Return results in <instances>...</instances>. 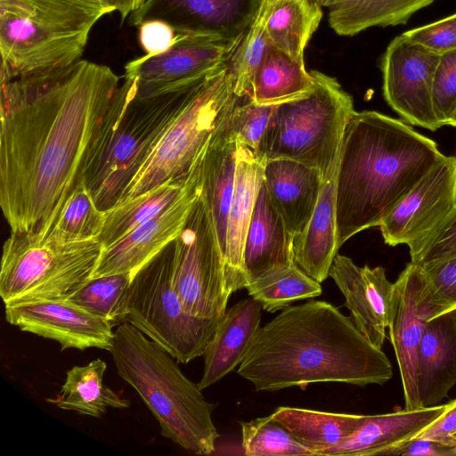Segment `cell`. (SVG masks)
<instances>
[{"instance_id": "obj_1", "label": "cell", "mask_w": 456, "mask_h": 456, "mask_svg": "<svg viewBox=\"0 0 456 456\" xmlns=\"http://www.w3.org/2000/svg\"><path fill=\"white\" fill-rule=\"evenodd\" d=\"M119 86L110 67L83 59L1 83L0 206L12 233L54 225Z\"/></svg>"}, {"instance_id": "obj_2", "label": "cell", "mask_w": 456, "mask_h": 456, "mask_svg": "<svg viewBox=\"0 0 456 456\" xmlns=\"http://www.w3.org/2000/svg\"><path fill=\"white\" fill-rule=\"evenodd\" d=\"M237 373L256 391L301 388L313 383L383 385L392 364L335 305L310 300L289 305L260 327Z\"/></svg>"}, {"instance_id": "obj_3", "label": "cell", "mask_w": 456, "mask_h": 456, "mask_svg": "<svg viewBox=\"0 0 456 456\" xmlns=\"http://www.w3.org/2000/svg\"><path fill=\"white\" fill-rule=\"evenodd\" d=\"M444 155L402 120L354 110L346 122L336 176L340 248L382 220Z\"/></svg>"}, {"instance_id": "obj_4", "label": "cell", "mask_w": 456, "mask_h": 456, "mask_svg": "<svg viewBox=\"0 0 456 456\" xmlns=\"http://www.w3.org/2000/svg\"><path fill=\"white\" fill-rule=\"evenodd\" d=\"M109 352L118 374L139 394L163 436L194 454L214 452L216 405L205 399L167 350L126 322L114 330Z\"/></svg>"}, {"instance_id": "obj_5", "label": "cell", "mask_w": 456, "mask_h": 456, "mask_svg": "<svg viewBox=\"0 0 456 456\" xmlns=\"http://www.w3.org/2000/svg\"><path fill=\"white\" fill-rule=\"evenodd\" d=\"M114 8L93 0H0L1 83L64 70Z\"/></svg>"}, {"instance_id": "obj_6", "label": "cell", "mask_w": 456, "mask_h": 456, "mask_svg": "<svg viewBox=\"0 0 456 456\" xmlns=\"http://www.w3.org/2000/svg\"><path fill=\"white\" fill-rule=\"evenodd\" d=\"M200 83L176 93L142 99L136 96L132 80L124 77L93 142L80 181L101 210L118 204L169 121Z\"/></svg>"}, {"instance_id": "obj_7", "label": "cell", "mask_w": 456, "mask_h": 456, "mask_svg": "<svg viewBox=\"0 0 456 456\" xmlns=\"http://www.w3.org/2000/svg\"><path fill=\"white\" fill-rule=\"evenodd\" d=\"M239 101L226 64L197 85L166 126L118 204L167 182L188 179Z\"/></svg>"}, {"instance_id": "obj_8", "label": "cell", "mask_w": 456, "mask_h": 456, "mask_svg": "<svg viewBox=\"0 0 456 456\" xmlns=\"http://www.w3.org/2000/svg\"><path fill=\"white\" fill-rule=\"evenodd\" d=\"M310 73L314 85L308 93L274 105L256 155L264 161L298 160L317 167L325 177L339 157L354 103L336 78Z\"/></svg>"}, {"instance_id": "obj_9", "label": "cell", "mask_w": 456, "mask_h": 456, "mask_svg": "<svg viewBox=\"0 0 456 456\" xmlns=\"http://www.w3.org/2000/svg\"><path fill=\"white\" fill-rule=\"evenodd\" d=\"M98 239L74 240L50 231L12 233L4 241L0 296L5 305L40 300H67L96 267Z\"/></svg>"}, {"instance_id": "obj_10", "label": "cell", "mask_w": 456, "mask_h": 456, "mask_svg": "<svg viewBox=\"0 0 456 456\" xmlns=\"http://www.w3.org/2000/svg\"><path fill=\"white\" fill-rule=\"evenodd\" d=\"M175 240L133 277L125 313L129 322L187 363L202 356L220 318L190 314L173 286Z\"/></svg>"}, {"instance_id": "obj_11", "label": "cell", "mask_w": 456, "mask_h": 456, "mask_svg": "<svg viewBox=\"0 0 456 456\" xmlns=\"http://www.w3.org/2000/svg\"><path fill=\"white\" fill-rule=\"evenodd\" d=\"M172 278L190 314L217 319L226 311L232 294L227 288L224 255L200 193L175 240Z\"/></svg>"}, {"instance_id": "obj_12", "label": "cell", "mask_w": 456, "mask_h": 456, "mask_svg": "<svg viewBox=\"0 0 456 456\" xmlns=\"http://www.w3.org/2000/svg\"><path fill=\"white\" fill-rule=\"evenodd\" d=\"M241 37L222 39L177 33L167 52L128 61L124 77L132 80L136 96L142 99L176 93L224 66Z\"/></svg>"}, {"instance_id": "obj_13", "label": "cell", "mask_w": 456, "mask_h": 456, "mask_svg": "<svg viewBox=\"0 0 456 456\" xmlns=\"http://www.w3.org/2000/svg\"><path fill=\"white\" fill-rule=\"evenodd\" d=\"M439 58L401 34L387 47L380 65L387 104L408 123L430 131L440 128L432 99Z\"/></svg>"}, {"instance_id": "obj_14", "label": "cell", "mask_w": 456, "mask_h": 456, "mask_svg": "<svg viewBox=\"0 0 456 456\" xmlns=\"http://www.w3.org/2000/svg\"><path fill=\"white\" fill-rule=\"evenodd\" d=\"M456 208V159L444 156L379 224L386 244L422 239Z\"/></svg>"}, {"instance_id": "obj_15", "label": "cell", "mask_w": 456, "mask_h": 456, "mask_svg": "<svg viewBox=\"0 0 456 456\" xmlns=\"http://www.w3.org/2000/svg\"><path fill=\"white\" fill-rule=\"evenodd\" d=\"M200 162L183 192L169 207L102 248L91 278L118 273H131L134 277L177 238L200 193Z\"/></svg>"}, {"instance_id": "obj_16", "label": "cell", "mask_w": 456, "mask_h": 456, "mask_svg": "<svg viewBox=\"0 0 456 456\" xmlns=\"http://www.w3.org/2000/svg\"><path fill=\"white\" fill-rule=\"evenodd\" d=\"M261 4L262 0H145L126 20L138 27L159 19L177 33L236 39L254 23Z\"/></svg>"}, {"instance_id": "obj_17", "label": "cell", "mask_w": 456, "mask_h": 456, "mask_svg": "<svg viewBox=\"0 0 456 456\" xmlns=\"http://www.w3.org/2000/svg\"><path fill=\"white\" fill-rule=\"evenodd\" d=\"M5 320L23 331L57 341L61 350H110L113 325L69 300H40L5 305Z\"/></svg>"}, {"instance_id": "obj_18", "label": "cell", "mask_w": 456, "mask_h": 456, "mask_svg": "<svg viewBox=\"0 0 456 456\" xmlns=\"http://www.w3.org/2000/svg\"><path fill=\"white\" fill-rule=\"evenodd\" d=\"M345 297L360 331L378 348L382 349L387 338L395 283L383 267L370 268L355 265L343 255H337L330 274Z\"/></svg>"}, {"instance_id": "obj_19", "label": "cell", "mask_w": 456, "mask_h": 456, "mask_svg": "<svg viewBox=\"0 0 456 456\" xmlns=\"http://www.w3.org/2000/svg\"><path fill=\"white\" fill-rule=\"evenodd\" d=\"M389 338L394 346L406 410L421 408L417 387L418 348L428 322L419 304L422 284L419 265L410 262L394 282Z\"/></svg>"}, {"instance_id": "obj_20", "label": "cell", "mask_w": 456, "mask_h": 456, "mask_svg": "<svg viewBox=\"0 0 456 456\" xmlns=\"http://www.w3.org/2000/svg\"><path fill=\"white\" fill-rule=\"evenodd\" d=\"M264 160L238 142L235 183L228 216L224 272L231 294L248 283L243 253L256 200L263 183Z\"/></svg>"}, {"instance_id": "obj_21", "label": "cell", "mask_w": 456, "mask_h": 456, "mask_svg": "<svg viewBox=\"0 0 456 456\" xmlns=\"http://www.w3.org/2000/svg\"><path fill=\"white\" fill-rule=\"evenodd\" d=\"M323 178L317 167L298 160L279 158L264 161L263 183L294 237L309 223Z\"/></svg>"}, {"instance_id": "obj_22", "label": "cell", "mask_w": 456, "mask_h": 456, "mask_svg": "<svg viewBox=\"0 0 456 456\" xmlns=\"http://www.w3.org/2000/svg\"><path fill=\"white\" fill-rule=\"evenodd\" d=\"M447 403L378 414L364 415L355 431L321 456L390 455L391 452L415 438L439 419Z\"/></svg>"}, {"instance_id": "obj_23", "label": "cell", "mask_w": 456, "mask_h": 456, "mask_svg": "<svg viewBox=\"0 0 456 456\" xmlns=\"http://www.w3.org/2000/svg\"><path fill=\"white\" fill-rule=\"evenodd\" d=\"M456 385V310L428 320L418 348L421 408L438 405Z\"/></svg>"}, {"instance_id": "obj_24", "label": "cell", "mask_w": 456, "mask_h": 456, "mask_svg": "<svg viewBox=\"0 0 456 456\" xmlns=\"http://www.w3.org/2000/svg\"><path fill=\"white\" fill-rule=\"evenodd\" d=\"M262 310V305L250 297L226 309L220 317L202 355L204 369L198 383L201 390L239 367L260 328Z\"/></svg>"}, {"instance_id": "obj_25", "label": "cell", "mask_w": 456, "mask_h": 456, "mask_svg": "<svg viewBox=\"0 0 456 456\" xmlns=\"http://www.w3.org/2000/svg\"><path fill=\"white\" fill-rule=\"evenodd\" d=\"M339 157L323 178L314 211L305 229L294 237V261L307 275L318 282L330 274L338 255L336 219V176Z\"/></svg>"}, {"instance_id": "obj_26", "label": "cell", "mask_w": 456, "mask_h": 456, "mask_svg": "<svg viewBox=\"0 0 456 456\" xmlns=\"http://www.w3.org/2000/svg\"><path fill=\"white\" fill-rule=\"evenodd\" d=\"M293 241L294 236L262 183L244 246L243 260L248 282L273 268L295 262Z\"/></svg>"}, {"instance_id": "obj_27", "label": "cell", "mask_w": 456, "mask_h": 456, "mask_svg": "<svg viewBox=\"0 0 456 456\" xmlns=\"http://www.w3.org/2000/svg\"><path fill=\"white\" fill-rule=\"evenodd\" d=\"M228 121L214 135L200 162V196L211 216L223 255L234 191L238 149V141L230 131Z\"/></svg>"}, {"instance_id": "obj_28", "label": "cell", "mask_w": 456, "mask_h": 456, "mask_svg": "<svg viewBox=\"0 0 456 456\" xmlns=\"http://www.w3.org/2000/svg\"><path fill=\"white\" fill-rule=\"evenodd\" d=\"M106 369V362L100 358L72 367L66 372L60 394L46 401L60 409L95 418H101L109 408H128V400L103 384Z\"/></svg>"}, {"instance_id": "obj_29", "label": "cell", "mask_w": 456, "mask_h": 456, "mask_svg": "<svg viewBox=\"0 0 456 456\" xmlns=\"http://www.w3.org/2000/svg\"><path fill=\"white\" fill-rule=\"evenodd\" d=\"M271 415L316 456L351 436L364 416L289 406H280Z\"/></svg>"}, {"instance_id": "obj_30", "label": "cell", "mask_w": 456, "mask_h": 456, "mask_svg": "<svg viewBox=\"0 0 456 456\" xmlns=\"http://www.w3.org/2000/svg\"><path fill=\"white\" fill-rule=\"evenodd\" d=\"M435 0H335L329 22L336 33L354 36L369 28L406 24Z\"/></svg>"}, {"instance_id": "obj_31", "label": "cell", "mask_w": 456, "mask_h": 456, "mask_svg": "<svg viewBox=\"0 0 456 456\" xmlns=\"http://www.w3.org/2000/svg\"><path fill=\"white\" fill-rule=\"evenodd\" d=\"M322 17L321 5L314 0H278L264 16L256 20L265 21L272 45L305 62V45Z\"/></svg>"}, {"instance_id": "obj_32", "label": "cell", "mask_w": 456, "mask_h": 456, "mask_svg": "<svg viewBox=\"0 0 456 456\" xmlns=\"http://www.w3.org/2000/svg\"><path fill=\"white\" fill-rule=\"evenodd\" d=\"M313 85L305 62L271 45L255 74L250 98L259 104H278L308 93Z\"/></svg>"}, {"instance_id": "obj_33", "label": "cell", "mask_w": 456, "mask_h": 456, "mask_svg": "<svg viewBox=\"0 0 456 456\" xmlns=\"http://www.w3.org/2000/svg\"><path fill=\"white\" fill-rule=\"evenodd\" d=\"M190 176L183 181L167 182L107 210L98 238L102 248L117 242L169 207L183 192Z\"/></svg>"}, {"instance_id": "obj_34", "label": "cell", "mask_w": 456, "mask_h": 456, "mask_svg": "<svg viewBox=\"0 0 456 456\" xmlns=\"http://www.w3.org/2000/svg\"><path fill=\"white\" fill-rule=\"evenodd\" d=\"M245 288L263 310L269 313L322 294L320 282L307 275L295 262L266 272L249 281Z\"/></svg>"}, {"instance_id": "obj_35", "label": "cell", "mask_w": 456, "mask_h": 456, "mask_svg": "<svg viewBox=\"0 0 456 456\" xmlns=\"http://www.w3.org/2000/svg\"><path fill=\"white\" fill-rule=\"evenodd\" d=\"M131 273L90 278L67 300L104 318L113 326L125 322Z\"/></svg>"}, {"instance_id": "obj_36", "label": "cell", "mask_w": 456, "mask_h": 456, "mask_svg": "<svg viewBox=\"0 0 456 456\" xmlns=\"http://www.w3.org/2000/svg\"><path fill=\"white\" fill-rule=\"evenodd\" d=\"M240 424L241 447L247 456H316L272 415Z\"/></svg>"}, {"instance_id": "obj_37", "label": "cell", "mask_w": 456, "mask_h": 456, "mask_svg": "<svg viewBox=\"0 0 456 456\" xmlns=\"http://www.w3.org/2000/svg\"><path fill=\"white\" fill-rule=\"evenodd\" d=\"M105 218L106 211L97 207L90 191L80 182L65 201L50 231L69 240L98 239Z\"/></svg>"}, {"instance_id": "obj_38", "label": "cell", "mask_w": 456, "mask_h": 456, "mask_svg": "<svg viewBox=\"0 0 456 456\" xmlns=\"http://www.w3.org/2000/svg\"><path fill=\"white\" fill-rule=\"evenodd\" d=\"M271 45L265 21L256 20L226 62L237 97H250L255 74Z\"/></svg>"}, {"instance_id": "obj_39", "label": "cell", "mask_w": 456, "mask_h": 456, "mask_svg": "<svg viewBox=\"0 0 456 456\" xmlns=\"http://www.w3.org/2000/svg\"><path fill=\"white\" fill-rule=\"evenodd\" d=\"M419 304L427 320L456 310V256L419 265Z\"/></svg>"}, {"instance_id": "obj_40", "label": "cell", "mask_w": 456, "mask_h": 456, "mask_svg": "<svg viewBox=\"0 0 456 456\" xmlns=\"http://www.w3.org/2000/svg\"><path fill=\"white\" fill-rule=\"evenodd\" d=\"M275 104H259L250 97L240 98L228 121L238 142L256 154L265 135Z\"/></svg>"}, {"instance_id": "obj_41", "label": "cell", "mask_w": 456, "mask_h": 456, "mask_svg": "<svg viewBox=\"0 0 456 456\" xmlns=\"http://www.w3.org/2000/svg\"><path fill=\"white\" fill-rule=\"evenodd\" d=\"M411 262L419 265L456 256V208L433 231L408 246Z\"/></svg>"}, {"instance_id": "obj_42", "label": "cell", "mask_w": 456, "mask_h": 456, "mask_svg": "<svg viewBox=\"0 0 456 456\" xmlns=\"http://www.w3.org/2000/svg\"><path fill=\"white\" fill-rule=\"evenodd\" d=\"M433 109L440 127L456 110V49L440 54L433 83Z\"/></svg>"}, {"instance_id": "obj_43", "label": "cell", "mask_w": 456, "mask_h": 456, "mask_svg": "<svg viewBox=\"0 0 456 456\" xmlns=\"http://www.w3.org/2000/svg\"><path fill=\"white\" fill-rule=\"evenodd\" d=\"M411 41L442 54L456 49V13L403 33Z\"/></svg>"}, {"instance_id": "obj_44", "label": "cell", "mask_w": 456, "mask_h": 456, "mask_svg": "<svg viewBox=\"0 0 456 456\" xmlns=\"http://www.w3.org/2000/svg\"><path fill=\"white\" fill-rule=\"evenodd\" d=\"M177 32L167 21L151 19L138 26V41L146 55L167 52L175 42Z\"/></svg>"}, {"instance_id": "obj_45", "label": "cell", "mask_w": 456, "mask_h": 456, "mask_svg": "<svg viewBox=\"0 0 456 456\" xmlns=\"http://www.w3.org/2000/svg\"><path fill=\"white\" fill-rule=\"evenodd\" d=\"M390 455L456 456V444L433 439L413 438L394 449Z\"/></svg>"}, {"instance_id": "obj_46", "label": "cell", "mask_w": 456, "mask_h": 456, "mask_svg": "<svg viewBox=\"0 0 456 456\" xmlns=\"http://www.w3.org/2000/svg\"><path fill=\"white\" fill-rule=\"evenodd\" d=\"M456 434V399L447 403L442 416L428 426L415 438L439 440L456 444L453 436Z\"/></svg>"}, {"instance_id": "obj_47", "label": "cell", "mask_w": 456, "mask_h": 456, "mask_svg": "<svg viewBox=\"0 0 456 456\" xmlns=\"http://www.w3.org/2000/svg\"><path fill=\"white\" fill-rule=\"evenodd\" d=\"M145 0H118L116 11L119 13L121 20H126L128 16L138 9Z\"/></svg>"}, {"instance_id": "obj_48", "label": "cell", "mask_w": 456, "mask_h": 456, "mask_svg": "<svg viewBox=\"0 0 456 456\" xmlns=\"http://www.w3.org/2000/svg\"><path fill=\"white\" fill-rule=\"evenodd\" d=\"M278 0H262V4L256 18L264 16L269 8Z\"/></svg>"}, {"instance_id": "obj_49", "label": "cell", "mask_w": 456, "mask_h": 456, "mask_svg": "<svg viewBox=\"0 0 456 456\" xmlns=\"http://www.w3.org/2000/svg\"><path fill=\"white\" fill-rule=\"evenodd\" d=\"M95 2H99L101 4H103L105 5L110 6L116 10L118 0H93Z\"/></svg>"}, {"instance_id": "obj_50", "label": "cell", "mask_w": 456, "mask_h": 456, "mask_svg": "<svg viewBox=\"0 0 456 456\" xmlns=\"http://www.w3.org/2000/svg\"><path fill=\"white\" fill-rule=\"evenodd\" d=\"M314 1H315L321 6L323 5L326 7H329L330 4H332L335 2V0H314Z\"/></svg>"}, {"instance_id": "obj_51", "label": "cell", "mask_w": 456, "mask_h": 456, "mask_svg": "<svg viewBox=\"0 0 456 456\" xmlns=\"http://www.w3.org/2000/svg\"><path fill=\"white\" fill-rule=\"evenodd\" d=\"M449 126L456 127V110H455V112H454V114H453V116H452V119L450 121V123H449Z\"/></svg>"}, {"instance_id": "obj_52", "label": "cell", "mask_w": 456, "mask_h": 456, "mask_svg": "<svg viewBox=\"0 0 456 456\" xmlns=\"http://www.w3.org/2000/svg\"><path fill=\"white\" fill-rule=\"evenodd\" d=\"M453 438H454V439H456V434H455V436H453Z\"/></svg>"}, {"instance_id": "obj_53", "label": "cell", "mask_w": 456, "mask_h": 456, "mask_svg": "<svg viewBox=\"0 0 456 456\" xmlns=\"http://www.w3.org/2000/svg\"><path fill=\"white\" fill-rule=\"evenodd\" d=\"M455 159H456V157H455Z\"/></svg>"}]
</instances>
